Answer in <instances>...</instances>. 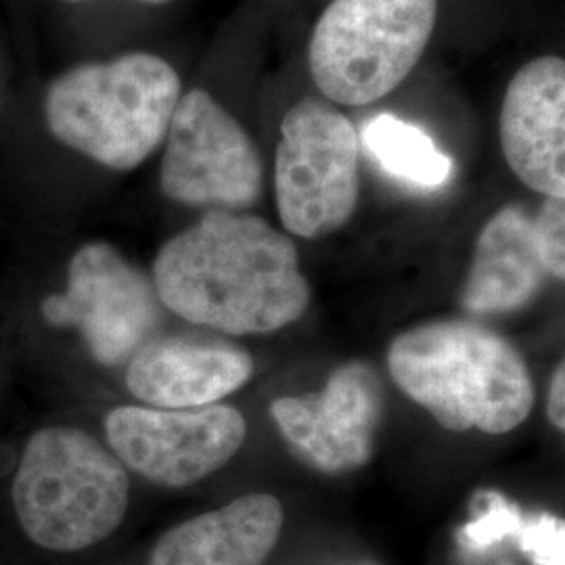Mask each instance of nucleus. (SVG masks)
<instances>
[{"instance_id": "1", "label": "nucleus", "mask_w": 565, "mask_h": 565, "mask_svg": "<svg viewBox=\"0 0 565 565\" xmlns=\"http://www.w3.org/2000/svg\"><path fill=\"white\" fill-rule=\"evenodd\" d=\"M153 287L174 315L226 335L279 331L310 302L294 242L260 216L221 210L163 245Z\"/></svg>"}, {"instance_id": "2", "label": "nucleus", "mask_w": 565, "mask_h": 565, "mask_svg": "<svg viewBox=\"0 0 565 565\" xmlns=\"http://www.w3.org/2000/svg\"><path fill=\"white\" fill-rule=\"evenodd\" d=\"M394 384L448 431L507 434L530 417L536 390L522 354L484 324L408 329L387 350Z\"/></svg>"}, {"instance_id": "3", "label": "nucleus", "mask_w": 565, "mask_h": 565, "mask_svg": "<svg viewBox=\"0 0 565 565\" xmlns=\"http://www.w3.org/2000/svg\"><path fill=\"white\" fill-rule=\"evenodd\" d=\"M181 102L177 70L151 53L65 72L46 95V121L57 141L111 170H132L168 135Z\"/></svg>"}, {"instance_id": "4", "label": "nucleus", "mask_w": 565, "mask_h": 565, "mask_svg": "<svg viewBox=\"0 0 565 565\" xmlns=\"http://www.w3.org/2000/svg\"><path fill=\"white\" fill-rule=\"evenodd\" d=\"M13 507L32 543L72 553L118 530L130 494L116 455L76 427H46L30 438L13 482Z\"/></svg>"}, {"instance_id": "5", "label": "nucleus", "mask_w": 565, "mask_h": 565, "mask_svg": "<svg viewBox=\"0 0 565 565\" xmlns=\"http://www.w3.org/2000/svg\"><path fill=\"white\" fill-rule=\"evenodd\" d=\"M436 20L438 0H333L310 39V74L333 103L380 102L424 57Z\"/></svg>"}, {"instance_id": "6", "label": "nucleus", "mask_w": 565, "mask_h": 565, "mask_svg": "<svg viewBox=\"0 0 565 565\" xmlns=\"http://www.w3.org/2000/svg\"><path fill=\"white\" fill-rule=\"evenodd\" d=\"M361 139L333 105L308 97L282 118L275 160L281 223L303 239L335 233L356 210L361 191Z\"/></svg>"}, {"instance_id": "7", "label": "nucleus", "mask_w": 565, "mask_h": 565, "mask_svg": "<svg viewBox=\"0 0 565 565\" xmlns=\"http://www.w3.org/2000/svg\"><path fill=\"white\" fill-rule=\"evenodd\" d=\"M260 151L223 105L195 88L181 97L168 126L162 191L172 202L243 212L263 195Z\"/></svg>"}, {"instance_id": "8", "label": "nucleus", "mask_w": 565, "mask_h": 565, "mask_svg": "<svg viewBox=\"0 0 565 565\" xmlns=\"http://www.w3.org/2000/svg\"><path fill=\"white\" fill-rule=\"evenodd\" d=\"M156 287L109 243H88L70 263L67 291L42 303L51 324L76 327L107 366L130 361L162 323Z\"/></svg>"}, {"instance_id": "9", "label": "nucleus", "mask_w": 565, "mask_h": 565, "mask_svg": "<svg viewBox=\"0 0 565 565\" xmlns=\"http://www.w3.org/2000/svg\"><path fill=\"white\" fill-rule=\"evenodd\" d=\"M107 443L120 463L156 484H198L228 463L243 446L247 425L226 404L202 408L120 406L105 419Z\"/></svg>"}, {"instance_id": "10", "label": "nucleus", "mask_w": 565, "mask_h": 565, "mask_svg": "<svg viewBox=\"0 0 565 565\" xmlns=\"http://www.w3.org/2000/svg\"><path fill=\"white\" fill-rule=\"evenodd\" d=\"M380 411V382L363 363L343 364L319 394L282 396L270 404L287 443L329 473L369 463Z\"/></svg>"}, {"instance_id": "11", "label": "nucleus", "mask_w": 565, "mask_h": 565, "mask_svg": "<svg viewBox=\"0 0 565 565\" xmlns=\"http://www.w3.org/2000/svg\"><path fill=\"white\" fill-rule=\"evenodd\" d=\"M501 147L515 177L545 198H565V63L539 57L507 86Z\"/></svg>"}, {"instance_id": "12", "label": "nucleus", "mask_w": 565, "mask_h": 565, "mask_svg": "<svg viewBox=\"0 0 565 565\" xmlns=\"http://www.w3.org/2000/svg\"><path fill=\"white\" fill-rule=\"evenodd\" d=\"M254 375V359L239 345L166 338L145 343L128 361L132 396L160 408H202L221 403Z\"/></svg>"}, {"instance_id": "13", "label": "nucleus", "mask_w": 565, "mask_h": 565, "mask_svg": "<svg viewBox=\"0 0 565 565\" xmlns=\"http://www.w3.org/2000/svg\"><path fill=\"white\" fill-rule=\"evenodd\" d=\"M285 511L273 494H245L168 530L147 565H263L281 536Z\"/></svg>"}, {"instance_id": "14", "label": "nucleus", "mask_w": 565, "mask_h": 565, "mask_svg": "<svg viewBox=\"0 0 565 565\" xmlns=\"http://www.w3.org/2000/svg\"><path fill=\"white\" fill-rule=\"evenodd\" d=\"M546 277L534 218L520 205H507L478 237L463 306L480 317L522 310L541 294Z\"/></svg>"}, {"instance_id": "15", "label": "nucleus", "mask_w": 565, "mask_h": 565, "mask_svg": "<svg viewBox=\"0 0 565 565\" xmlns=\"http://www.w3.org/2000/svg\"><path fill=\"white\" fill-rule=\"evenodd\" d=\"M363 141L371 156L398 181L436 189L452 174V160L422 128L392 114H380L366 121Z\"/></svg>"}, {"instance_id": "16", "label": "nucleus", "mask_w": 565, "mask_h": 565, "mask_svg": "<svg viewBox=\"0 0 565 565\" xmlns=\"http://www.w3.org/2000/svg\"><path fill=\"white\" fill-rule=\"evenodd\" d=\"M522 522L524 518L515 507L507 503L501 494L490 492L486 494L484 513L476 522L465 525L461 543L471 551H484L507 536L518 534Z\"/></svg>"}, {"instance_id": "17", "label": "nucleus", "mask_w": 565, "mask_h": 565, "mask_svg": "<svg viewBox=\"0 0 565 565\" xmlns=\"http://www.w3.org/2000/svg\"><path fill=\"white\" fill-rule=\"evenodd\" d=\"M536 242L545 263L546 273L553 279L565 277V203L564 198H546L541 212L534 216Z\"/></svg>"}, {"instance_id": "18", "label": "nucleus", "mask_w": 565, "mask_h": 565, "mask_svg": "<svg viewBox=\"0 0 565 565\" xmlns=\"http://www.w3.org/2000/svg\"><path fill=\"white\" fill-rule=\"evenodd\" d=\"M520 546L534 565H564L565 525L551 515L524 520L518 532Z\"/></svg>"}, {"instance_id": "19", "label": "nucleus", "mask_w": 565, "mask_h": 565, "mask_svg": "<svg viewBox=\"0 0 565 565\" xmlns=\"http://www.w3.org/2000/svg\"><path fill=\"white\" fill-rule=\"evenodd\" d=\"M546 413L551 424L555 425L559 431L565 429V369L559 364L551 377L548 385V403H546Z\"/></svg>"}, {"instance_id": "20", "label": "nucleus", "mask_w": 565, "mask_h": 565, "mask_svg": "<svg viewBox=\"0 0 565 565\" xmlns=\"http://www.w3.org/2000/svg\"><path fill=\"white\" fill-rule=\"evenodd\" d=\"M67 2H81V0H67ZM139 2H147V4H166L170 0H139Z\"/></svg>"}]
</instances>
